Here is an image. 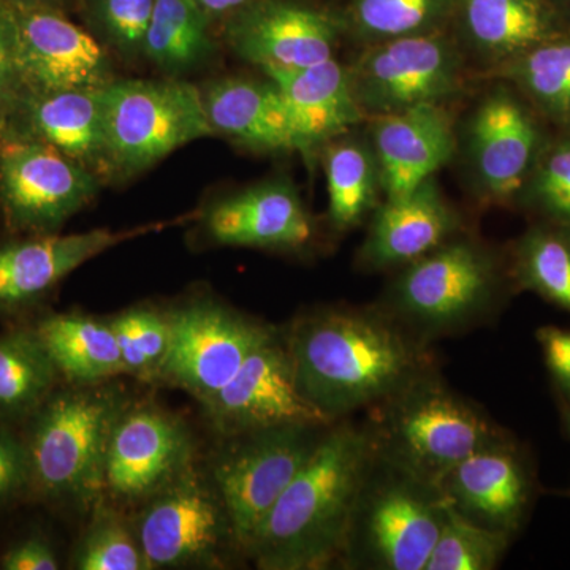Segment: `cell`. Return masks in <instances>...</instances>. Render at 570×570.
Listing matches in <instances>:
<instances>
[{
  "label": "cell",
  "instance_id": "8fae6325",
  "mask_svg": "<svg viewBox=\"0 0 570 570\" xmlns=\"http://www.w3.org/2000/svg\"><path fill=\"white\" fill-rule=\"evenodd\" d=\"M167 317L170 343L157 381L184 390L202 404L276 333L269 325L213 302L190 303Z\"/></svg>",
  "mask_w": 570,
  "mask_h": 570
},
{
  "label": "cell",
  "instance_id": "2e32d148",
  "mask_svg": "<svg viewBox=\"0 0 570 570\" xmlns=\"http://www.w3.org/2000/svg\"><path fill=\"white\" fill-rule=\"evenodd\" d=\"M194 445L175 415L153 406H126L112 430L105 490L124 502L153 498L189 471Z\"/></svg>",
  "mask_w": 570,
  "mask_h": 570
},
{
  "label": "cell",
  "instance_id": "6da1fadb",
  "mask_svg": "<svg viewBox=\"0 0 570 570\" xmlns=\"http://www.w3.org/2000/svg\"><path fill=\"white\" fill-rule=\"evenodd\" d=\"M305 395L330 419L371 409L433 370L428 343L377 309L328 307L285 335Z\"/></svg>",
  "mask_w": 570,
  "mask_h": 570
},
{
  "label": "cell",
  "instance_id": "4fadbf2b",
  "mask_svg": "<svg viewBox=\"0 0 570 570\" xmlns=\"http://www.w3.org/2000/svg\"><path fill=\"white\" fill-rule=\"evenodd\" d=\"M134 531L149 569L213 564L232 538L223 502L193 469L149 498Z\"/></svg>",
  "mask_w": 570,
  "mask_h": 570
},
{
  "label": "cell",
  "instance_id": "3957f363",
  "mask_svg": "<svg viewBox=\"0 0 570 570\" xmlns=\"http://www.w3.org/2000/svg\"><path fill=\"white\" fill-rule=\"evenodd\" d=\"M126 406L118 389L100 384L56 389L26 422L29 494L92 509L105 491L108 448Z\"/></svg>",
  "mask_w": 570,
  "mask_h": 570
},
{
  "label": "cell",
  "instance_id": "836d02e7",
  "mask_svg": "<svg viewBox=\"0 0 570 570\" xmlns=\"http://www.w3.org/2000/svg\"><path fill=\"white\" fill-rule=\"evenodd\" d=\"M510 540L509 535L472 523L448 505L425 570H493L508 551Z\"/></svg>",
  "mask_w": 570,
  "mask_h": 570
},
{
  "label": "cell",
  "instance_id": "30bf717a",
  "mask_svg": "<svg viewBox=\"0 0 570 570\" xmlns=\"http://www.w3.org/2000/svg\"><path fill=\"white\" fill-rule=\"evenodd\" d=\"M99 181V175L45 142L0 137V216L11 234H58L91 204Z\"/></svg>",
  "mask_w": 570,
  "mask_h": 570
},
{
  "label": "cell",
  "instance_id": "7a4b0ae2",
  "mask_svg": "<svg viewBox=\"0 0 570 570\" xmlns=\"http://www.w3.org/2000/svg\"><path fill=\"white\" fill-rule=\"evenodd\" d=\"M374 455L365 425L337 420L257 528L246 553L264 570L340 562L356 494Z\"/></svg>",
  "mask_w": 570,
  "mask_h": 570
},
{
  "label": "cell",
  "instance_id": "52a82bcc",
  "mask_svg": "<svg viewBox=\"0 0 570 570\" xmlns=\"http://www.w3.org/2000/svg\"><path fill=\"white\" fill-rule=\"evenodd\" d=\"M110 171L135 175L168 154L217 135L200 89L181 80H112L104 88Z\"/></svg>",
  "mask_w": 570,
  "mask_h": 570
},
{
  "label": "cell",
  "instance_id": "e0dca14e",
  "mask_svg": "<svg viewBox=\"0 0 570 570\" xmlns=\"http://www.w3.org/2000/svg\"><path fill=\"white\" fill-rule=\"evenodd\" d=\"M340 22L292 0H254L227 28L232 50L261 70H294L335 55Z\"/></svg>",
  "mask_w": 570,
  "mask_h": 570
},
{
  "label": "cell",
  "instance_id": "f546056e",
  "mask_svg": "<svg viewBox=\"0 0 570 570\" xmlns=\"http://www.w3.org/2000/svg\"><path fill=\"white\" fill-rule=\"evenodd\" d=\"M208 28V14L194 0H154L142 56L165 73H186L212 55Z\"/></svg>",
  "mask_w": 570,
  "mask_h": 570
},
{
  "label": "cell",
  "instance_id": "277c9868",
  "mask_svg": "<svg viewBox=\"0 0 570 570\" xmlns=\"http://www.w3.org/2000/svg\"><path fill=\"white\" fill-rule=\"evenodd\" d=\"M370 411L365 426L376 452L438 487L469 455L508 438L434 370L419 374Z\"/></svg>",
  "mask_w": 570,
  "mask_h": 570
},
{
  "label": "cell",
  "instance_id": "e575fe53",
  "mask_svg": "<svg viewBox=\"0 0 570 570\" xmlns=\"http://www.w3.org/2000/svg\"><path fill=\"white\" fill-rule=\"evenodd\" d=\"M92 520L71 560L78 570H148L135 531L104 499L92 508Z\"/></svg>",
  "mask_w": 570,
  "mask_h": 570
},
{
  "label": "cell",
  "instance_id": "9c48e42d",
  "mask_svg": "<svg viewBox=\"0 0 570 570\" xmlns=\"http://www.w3.org/2000/svg\"><path fill=\"white\" fill-rule=\"evenodd\" d=\"M347 70L366 118L448 104L464 85L463 52L441 31L373 43Z\"/></svg>",
  "mask_w": 570,
  "mask_h": 570
},
{
  "label": "cell",
  "instance_id": "5bb4252c",
  "mask_svg": "<svg viewBox=\"0 0 570 570\" xmlns=\"http://www.w3.org/2000/svg\"><path fill=\"white\" fill-rule=\"evenodd\" d=\"M7 3L26 92L102 88L115 80L102 45L58 7Z\"/></svg>",
  "mask_w": 570,
  "mask_h": 570
},
{
  "label": "cell",
  "instance_id": "7bdbcfd3",
  "mask_svg": "<svg viewBox=\"0 0 570 570\" xmlns=\"http://www.w3.org/2000/svg\"><path fill=\"white\" fill-rule=\"evenodd\" d=\"M202 10L212 17H220V14L236 13L246 6L253 3L254 0H194Z\"/></svg>",
  "mask_w": 570,
  "mask_h": 570
},
{
  "label": "cell",
  "instance_id": "ba28073f",
  "mask_svg": "<svg viewBox=\"0 0 570 570\" xmlns=\"http://www.w3.org/2000/svg\"><path fill=\"white\" fill-rule=\"evenodd\" d=\"M332 426V425H330ZM330 426H279L232 436L213 469L236 546L250 539Z\"/></svg>",
  "mask_w": 570,
  "mask_h": 570
},
{
  "label": "cell",
  "instance_id": "ee69618b",
  "mask_svg": "<svg viewBox=\"0 0 570 570\" xmlns=\"http://www.w3.org/2000/svg\"><path fill=\"white\" fill-rule=\"evenodd\" d=\"M7 2L32 3V6H50L58 7L59 9V2H61V0H7Z\"/></svg>",
  "mask_w": 570,
  "mask_h": 570
},
{
  "label": "cell",
  "instance_id": "4dcf8cb0",
  "mask_svg": "<svg viewBox=\"0 0 570 570\" xmlns=\"http://www.w3.org/2000/svg\"><path fill=\"white\" fill-rule=\"evenodd\" d=\"M513 276L570 314V224L531 228L513 250Z\"/></svg>",
  "mask_w": 570,
  "mask_h": 570
},
{
  "label": "cell",
  "instance_id": "f35d334b",
  "mask_svg": "<svg viewBox=\"0 0 570 570\" xmlns=\"http://www.w3.org/2000/svg\"><path fill=\"white\" fill-rule=\"evenodd\" d=\"M24 94L13 17L7 0H0V134L6 132Z\"/></svg>",
  "mask_w": 570,
  "mask_h": 570
},
{
  "label": "cell",
  "instance_id": "f6af8a7d",
  "mask_svg": "<svg viewBox=\"0 0 570 570\" xmlns=\"http://www.w3.org/2000/svg\"><path fill=\"white\" fill-rule=\"evenodd\" d=\"M564 423H566V428H568V431L570 434V406L564 409Z\"/></svg>",
  "mask_w": 570,
  "mask_h": 570
},
{
  "label": "cell",
  "instance_id": "603a6c76",
  "mask_svg": "<svg viewBox=\"0 0 570 570\" xmlns=\"http://www.w3.org/2000/svg\"><path fill=\"white\" fill-rule=\"evenodd\" d=\"M206 230L225 246H305L313 236V223L291 183H262L224 198L205 217Z\"/></svg>",
  "mask_w": 570,
  "mask_h": 570
},
{
  "label": "cell",
  "instance_id": "7c38bea8",
  "mask_svg": "<svg viewBox=\"0 0 570 570\" xmlns=\"http://www.w3.org/2000/svg\"><path fill=\"white\" fill-rule=\"evenodd\" d=\"M204 407L225 438L268 428L336 423L299 387L285 336L277 332L247 356L235 376Z\"/></svg>",
  "mask_w": 570,
  "mask_h": 570
},
{
  "label": "cell",
  "instance_id": "ac0fdd59",
  "mask_svg": "<svg viewBox=\"0 0 570 570\" xmlns=\"http://www.w3.org/2000/svg\"><path fill=\"white\" fill-rule=\"evenodd\" d=\"M157 228L163 225L122 232L97 228L75 235H21L0 243V318L20 316L86 262Z\"/></svg>",
  "mask_w": 570,
  "mask_h": 570
},
{
  "label": "cell",
  "instance_id": "d6986e66",
  "mask_svg": "<svg viewBox=\"0 0 570 570\" xmlns=\"http://www.w3.org/2000/svg\"><path fill=\"white\" fill-rule=\"evenodd\" d=\"M439 490L464 519L513 539L530 512L534 479L520 450L504 438L456 464Z\"/></svg>",
  "mask_w": 570,
  "mask_h": 570
},
{
  "label": "cell",
  "instance_id": "d6a6232c",
  "mask_svg": "<svg viewBox=\"0 0 570 570\" xmlns=\"http://www.w3.org/2000/svg\"><path fill=\"white\" fill-rule=\"evenodd\" d=\"M455 0H354L348 22L356 36L379 41L441 31Z\"/></svg>",
  "mask_w": 570,
  "mask_h": 570
},
{
  "label": "cell",
  "instance_id": "8d00e7d4",
  "mask_svg": "<svg viewBox=\"0 0 570 570\" xmlns=\"http://www.w3.org/2000/svg\"><path fill=\"white\" fill-rule=\"evenodd\" d=\"M521 194L553 223L570 224V140L540 153Z\"/></svg>",
  "mask_w": 570,
  "mask_h": 570
},
{
  "label": "cell",
  "instance_id": "5b68a950",
  "mask_svg": "<svg viewBox=\"0 0 570 570\" xmlns=\"http://www.w3.org/2000/svg\"><path fill=\"white\" fill-rule=\"evenodd\" d=\"M445 515L448 502L438 485L374 449L340 564L356 570H425Z\"/></svg>",
  "mask_w": 570,
  "mask_h": 570
},
{
  "label": "cell",
  "instance_id": "9a60e30c",
  "mask_svg": "<svg viewBox=\"0 0 570 570\" xmlns=\"http://www.w3.org/2000/svg\"><path fill=\"white\" fill-rule=\"evenodd\" d=\"M464 151L479 194L505 204L523 193L538 163V124L508 89H493L469 116Z\"/></svg>",
  "mask_w": 570,
  "mask_h": 570
},
{
  "label": "cell",
  "instance_id": "d4e9b609",
  "mask_svg": "<svg viewBox=\"0 0 570 570\" xmlns=\"http://www.w3.org/2000/svg\"><path fill=\"white\" fill-rule=\"evenodd\" d=\"M202 96L216 134L227 135L257 151H298L291 112L269 78H223L212 82Z\"/></svg>",
  "mask_w": 570,
  "mask_h": 570
},
{
  "label": "cell",
  "instance_id": "74e56055",
  "mask_svg": "<svg viewBox=\"0 0 570 570\" xmlns=\"http://www.w3.org/2000/svg\"><path fill=\"white\" fill-rule=\"evenodd\" d=\"M154 0H99L97 20L105 39L124 58H137L145 50Z\"/></svg>",
  "mask_w": 570,
  "mask_h": 570
},
{
  "label": "cell",
  "instance_id": "f1b7e54d",
  "mask_svg": "<svg viewBox=\"0 0 570 570\" xmlns=\"http://www.w3.org/2000/svg\"><path fill=\"white\" fill-rule=\"evenodd\" d=\"M330 223L340 232L362 224L379 205L381 170L371 141L343 137L324 146Z\"/></svg>",
  "mask_w": 570,
  "mask_h": 570
},
{
  "label": "cell",
  "instance_id": "ffe728a7",
  "mask_svg": "<svg viewBox=\"0 0 570 570\" xmlns=\"http://www.w3.org/2000/svg\"><path fill=\"white\" fill-rule=\"evenodd\" d=\"M463 230V219L445 200L433 178L412 193L385 198L371 217L358 264L367 272L401 268L450 242Z\"/></svg>",
  "mask_w": 570,
  "mask_h": 570
},
{
  "label": "cell",
  "instance_id": "ab89813d",
  "mask_svg": "<svg viewBox=\"0 0 570 570\" xmlns=\"http://www.w3.org/2000/svg\"><path fill=\"white\" fill-rule=\"evenodd\" d=\"M31 490V466L24 438L14 428L0 423V508Z\"/></svg>",
  "mask_w": 570,
  "mask_h": 570
},
{
  "label": "cell",
  "instance_id": "1f68e13d",
  "mask_svg": "<svg viewBox=\"0 0 570 570\" xmlns=\"http://www.w3.org/2000/svg\"><path fill=\"white\" fill-rule=\"evenodd\" d=\"M499 67V75L515 82L543 111L569 121L570 40L554 37Z\"/></svg>",
  "mask_w": 570,
  "mask_h": 570
},
{
  "label": "cell",
  "instance_id": "8992f818",
  "mask_svg": "<svg viewBox=\"0 0 570 570\" xmlns=\"http://www.w3.org/2000/svg\"><path fill=\"white\" fill-rule=\"evenodd\" d=\"M501 285L497 255L459 235L401 266L381 309L428 343L482 322L494 309Z\"/></svg>",
  "mask_w": 570,
  "mask_h": 570
},
{
  "label": "cell",
  "instance_id": "b9f144b4",
  "mask_svg": "<svg viewBox=\"0 0 570 570\" xmlns=\"http://www.w3.org/2000/svg\"><path fill=\"white\" fill-rule=\"evenodd\" d=\"M538 340L551 377L570 396V330L546 326L539 330Z\"/></svg>",
  "mask_w": 570,
  "mask_h": 570
},
{
  "label": "cell",
  "instance_id": "83f0119b",
  "mask_svg": "<svg viewBox=\"0 0 570 570\" xmlns=\"http://www.w3.org/2000/svg\"><path fill=\"white\" fill-rule=\"evenodd\" d=\"M59 377L32 325L0 333V423L26 425L58 387Z\"/></svg>",
  "mask_w": 570,
  "mask_h": 570
},
{
  "label": "cell",
  "instance_id": "44dd1931",
  "mask_svg": "<svg viewBox=\"0 0 570 570\" xmlns=\"http://www.w3.org/2000/svg\"><path fill=\"white\" fill-rule=\"evenodd\" d=\"M370 135L385 198L412 193L433 178L456 148L455 126L444 105H420L371 118Z\"/></svg>",
  "mask_w": 570,
  "mask_h": 570
},
{
  "label": "cell",
  "instance_id": "484cf974",
  "mask_svg": "<svg viewBox=\"0 0 570 570\" xmlns=\"http://www.w3.org/2000/svg\"><path fill=\"white\" fill-rule=\"evenodd\" d=\"M460 6L469 47L498 66L557 36L543 0H460Z\"/></svg>",
  "mask_w": 570,
  "mask_h": 570
},
{
  "label": "cell",
  "instance_id": "7402d4cb",
  "mask_svg": "<svg viewBox=\"0 0 570 570\" xmlns=\"http://www.w3.org/2000/svg\"><path fill=\"white\" fill-rule=\"evenodd\" d=\"M104 88L26 92L2 135L31 138L99 175L110 171L105 138Z\"/></svg>",
  "mask_w": 570,
  "mask_h": 570
},
{
  "label": "cell",
  "instance_id": "d590c367",
  "mask_svg": "<svg viewBox=\"0 0 570 570\" xmlns=\"http://www.w3.org/2000/svg\"><path fill=\"white\" fill-rule=\"evenodd\" d=\"M110 324L127 374L157 381L170 343L168 317L149 307H135L111 318Z\"/></svg>",
  "mask_w": 570,
  "mask_h": 570
},
{
  "label": "cell",
  "instance_id": "60d3db41",
  "mask_svg": "<svg viewBox=\"0 0 570 570\" xmlns=\"http://www.w3.org/2000/svg\"><path fill=\"white\" fill-rule=\"evenodd\" d=\"M61 568L58 554L43 535L32 534L18 540L0 557L3 570H56Z\"/></svg>",
  "mask_w": 570,
  "mask_h": 570
},
{
  "label": "cell",
  "instance_id": "4316f807",
  "mask_svg": "<svg viewBox=\"0 0 570 570\" xmlns=\"http://www.w3.org/2000/svg\"><path fill=\"white\" fill-rule=\"evenodd\" d=\"M32 326L59 376L71 385L102 384L127 374L110 322L82 314H52Z\"/></svg>",
  "mask_w": 570,
  "mask_h": 570
},
{
  "label": "cell",
  "instance_id": "cb8c5ba5",
  "mask_svg": "<svg viewBox=\"0 0 570 570\" xmlns=\"http://www.w3.org/2000/svg\"><path fill=\"white\" fill-rule=\"evenodd\" d=\"M262 71L283 94L294 124L296 146L306 156L367 119L356 104L347 67L335 58L305 69Z\"/></svg>",
  "mask_w": 570,
  "mask_h": 570
}]
</instances>
